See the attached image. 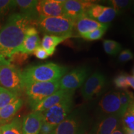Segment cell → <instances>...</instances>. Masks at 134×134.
<instances>
[{
    "label": "cell",
    "mask_w": 134,
    "mask_h": 134,
    "mask_svg": "<svg viewBox=\"0 0 134 134\" xmlns=\"http://www.w3.org/2000/svg\"><path fill=\"white\" fill-rule=\"evenodd\" d=\"M106 79L100 72H94L87 78L81 88V95L85 100H90L98 96L105 88Z\"/></svg>",
    "instance_id": "obj_8"
},
{
    "label": "cell",
    "mask_w": 134,
    "mask_h": 134,
    "mask_svg": "<svg viewBox=\"0 0 134 134\" xmlns=\"http://www.w3.org/2000/svg\"><path fill=\"white\" fill-rule=\"evenodd\" d=\"M1 127H0V134H1Z\"/></svg>",
    "instance_id": "obj_42"
},
{
    "label": "cell",
    "mask_w": 134,
    "mask_h": 134,
    "mask_svg": "<svg viewBox=\"0 0 134 134\" xmlns=\"http://www.w3.org/2000/svg\"><path fill=\"white\" fill-rule=\"evenodd\" d=\"M79 134H93V133H92V132H87L86 130V129H85V130H83V131H82V132H80Z\"/></svg>",
    "instance_id": "obj_37"
},
{
    "label": "cell",
    "mask_w": 134,
    "mask_h": 134,
    "mask_svg": "<svg viewBox=\"0 0 134 134\" xmlns=\"http://www.w3.org/2000/svg\"><path fill=\"white\" fill-rule=\"evenodd\" d=\"M23 100L19 97L0 110V121H9L22 108Z\"/></svg>",
    "instance_id": "obj_20"
},
{
    "label": "cell",
    "mask_w": 134,
    "mask_h": 134,
    "mask_svg": "<svg viewBox=\"0 0 134 134\" xmlns=\"http://www.w3.org/2000/svg\"><path fill=\"white\" fill-rule=\"evenodd\" d=\"M28 55L21 52H16L11 57L9 60V63L11 62H14L16 63H23L27 59Z\"/></svg>",
    "instance_id": "obj_32"
},
{
    "label": "cell",
    "mask_w": 134,
    "mask_h": 134,
    "mask_svg": "<svg viewBox=\"0 0 134 134\" xmlns=\"http://www.w3.org/2000/svg\"><path fill=\"white\" fill-rule=\"evenodd\" d=\"M64 1L42 0L38 1L37 11L38 17H58L65 16L63 10Z\"/></svg>",
    "instance_id": "obj_12"
},
{
    "label": "cell",
    "mask_w": 134,
    "mask_h": 134,
    "mask_svg": "<svg viewBox=\"0 0 134 134\" xmlns=\"http://www.w3.org/2000/svg\"><path fill=\"white\" fill-rule=\"evenodd\" d=\"M38 1L36 0H16V7L19 8L22 14L26 15L36 22L38 16L37 11V5Z\"/></svg>",
    "instance_id": "obj_19"
},
{
    "label": "cell",
    "mask_w": 134,
    "mask_h": 134,
    "mask_svg": "<svg viewBox=\"0 0 134 134\" xmlns=\"http://www.w3.org/2000/svg\"><path fill=\"white\" fill-rule=\"evenodd\" d=\"M0 87L19 96L24 91L25 87L22 71L10 63L0 64Z\"/></svg>",
    "instance_id": "obj_4"
},
{
    "label": "cell",
    "mask_w": 134,
    "mask_h": 134,
    "mask_svg": "<svg viewBox=\"0 0 134 134\" xmlns=\"http://www.w3.org/2000/svg\"><path fill=\"white\" fill-rule=\"evenodd\" d=\"M133 38H134V30H133Z\"/></svg>",
    "instance_id": "obj_41"
},
{
    "label": "cell",
    "mask_w": 134,
    "mask_h": 134,
    "mask_svg": "<svg viewBox=\"0 0 134 134\" xmlns=\"http://www.w3.org/2000/svg\"><path fill=\"white\" fill-rule=\"evenodd\" d=\"M121 117L117 115L104 116L95 127L93 134H112L119 127Z\"/></svg>",
    "instance_id": "obj_17"
},
{
    "label": "cell",
    "mask_w": 134,
    "mask_h": 134,
    "mask_svg": "<svg viewBox=\"0 0 134 134\" xmlns=\"http://www.w3.org/2000/svg\"><path fill=\"white\" fill-rule=\"evenodd\" d=\"M126 78L129 86H130L134 90V77L133 76H130V75L127 74Z\"/></svg>",
    "instance_id": "obj_35"
},
{
    "label": "cell",
    "mask_w": 134,
    "mask_h": 134,
    "mask_svg": "<svg viewBox=\"0 0 134 134\" xmlns=\"http://www.w3.org/2000/svg\"><path fill=\"white\" fill-rule=\"evenodd\" d=\"M66 39V38L61 37L44 35L41 41V46L47 52L49 56H51L54 53L57 46Z\"/></svg>",
    "instance_id": "obj_21"
},
{
    "label": "cell",
    "mask_w": 134,
    "mask_h": 134,
    "mask_svg": "<svg viewBox=\"0 0 134 134\" xmlns=\"http://www.w3.org/2000/svg\"><path fill=\"white\" fill-rule=\"evenodd\" d=\"M19 97L16 94L2 87H0V110L6 105L12 103Z\"/></svg>",
    "instance_id": "obj_26"
},
{
    "label": "cell",
    "mask_w": 134,
    "mask_h": 134,
    "mask_svg": "<svg viewBox=\"0 0 134 134\" xmlns=\"http://www.w3.org/2000/svg\"><path fill=\"white\" fill-rule=\"evenodd\" d=\"M73 105V97L65 99L57 104L42 113L43 122L55 127L71 113Z\"/></svg>",
    "instance_id": "obj_6"
},
{
    "label": "cell",
    "mask_w": 134,
    "mask_h": 134,
    "mask_svg": "<svg viewBox=\"0 0 134 134\" xmlns=\"http://www.w3.org/2000/svg\"><path fill=\"white\" fill-rule=\"evenodd\" d=\"M43 122L42 113L33 111L26 115L22 121L23 134H38Z\"/></svg>",
    "instance_id": "obj_16"
},
{
    "label": "cell",
    "mask_w": 134,
    "mask_h": 134,
    "mask_svg": "<svg viewBox=\"0 0 134 134\" xmlns=\"http://www.w3.org/2000/svg\"><path fill=\"white\" fill-rule=\"evenodd\" d=\"M103 48L107 54L116 55L122 50V46L119 43L113 40H104L103 41Z\"/></svg>",
    "instance_id": "obj_27"
},
{
    "label": "cell",
    "mask_w": 134,
    "mask_h": 134,
    "mask_svg": "<svg viewBox=\"0 0 134 134\" xmlns=\"http://www.w3.org/2000/svg\"><path fill=\"white\" fill-rule=\"evenodd\" d=\"M0 127L1 134H23L22 121L18 117Z\"/></svg>",
    "instance_id": "obj_23"
},
{
    "label": "cell",
    "mask_w": 134,
    "mask_h": 134,
    "mask_svg": "<svg viewBox=\"0 0 134 134\" xmlns=\"http://www.w3.org/2000/svg\"><path fill=\"white\" fill-rule=\"evenodd\" d=\"M108 29V27L99 28V29L94 30V31L90 32L82 35L81 37L84 39L86 40V41H96V40H99L103 37Z\"/></svg>",
    "instance_id": "obj_29"
},
{
    "label": "cell",
    "mask_w": 134,
    "mask_h": 134,
    "mask_svg": "<svg viewBox=\"0 0 134 134\" xmlns=\"http://www.w3.org/2000/svg\"><path fill=\"white\" fill-rule=\"evenodd\" d=\"M112 134H125V132L122 129H120V127H119L116 130H114Z\"/></svg>",
    "instance_id": "obj_36"
},
{
    "label": "cell",
    "mask_w": 134,
    "mask_h": 134,
    "mask_svg": "<svg viewBox=\"0 0 134 134\" xmlns=\"http://www.w3.org/2000/svg\"><path fill=\"white\" fill-rule=\"evenodd\" d=\"M14 8H16L15 1L0 0V29L4 24L5 18Z\"/></svg>",
    "instance_id": "obj_25"
},
{
    "label": "cell",
    "mask_w": 134,
    "mask_h": 134,
    "mask_svg": "<svg viewBox=\"0 0 134 134\" xmlns=\"http://www.w3.org/2000/svg\"><path fill=\"white\" fill-rule=\"evenodd\" d=\"M68 68L54 63H47L28 67L22 71L24 85L36 82L60 80L66 74Z\"/></svg>",
    "instance_id": "obj_2"
},
{
    "label": "cell",
    "mask_w": 134,
    "mask_h": 134,
    "mask_svg": "<svg viewBox=\"0 0 134 134\" xmlns=\"http://www.w3.org/2000/svg\"><path fill=\"white\" fill-rule=\"evenodd\" d=\"M121 121L122 129L125 133L134 132V102L130 105L122 117Z\"/></svg>",
    "instance_id": "obj_22"
},
{
    "label": "cell",
    "mask_w": 134,
    "mask_h": 134,
    "mask_svg": "<svg viewBox=\"0 0 134 134\" xmlns=\"http://www.w3.org/2000/svg\"><path fill=\"white\" fill-rule=\"evenodd\" d=\"M90 74L86 66H80L66 73L60 80V90L75 91L83 85Z\"/></svg>",
    "instance_id": "obj_7"
},
{
    "label": "cell",
    "mask_w": 134,
    "mask_h": 134,
    "mask_svg": "<svg viewBox=\"0 0 134 134\" xmlns=\"http://www.w3.org/2000/svg\"><path fill=\"white\" fill-rule=\"evenodd\" d=\"M120 102L119 92H109L102 97L99 101V113L104 116L110 115H120Z\"/></svg>",
    "instance_id": "obj_10"
},
{
    "label": "cell",
    "mask_w": 134,
    "mask_h": 134,
    "mask_svg": "<svg viewBox=\"0 0 134 134\" xmlns=\"http://www.w3.org/2000/svg\"><path fill=\"white\" fill-rule=\"evenodd\" d=\"M41 43L37 29L34 26H31L27 29L24 41L18 48V52L27 55L33 54L35 50L41 46Z\"/></svg>",
    "instance_id": "obj_15"
},
{
    "label": "cell",
    "mask_w": 134,
    "mask_h": 134,
    "mask_svg": "<svg viewBox=\"0 0 134 134\" xmlns=\"http://www.w3.org/2000/svg\"><path fill=\"white\" fill-rule=\"evenodd\" d=\"M74 93L75 91L59 90L50 96H48L47 98H45L37 105H34L33 108H32V109L34 112L43 113L65 99L73 97Z\"/></svg>",
    "instance_id": "obj_14"
},
{
    "label": "cell",
    "mask_w": 134,
    "mask_h": 134,
    "mask_svg": "<svg viewBox=\"0 0 134 134\" xmlns=\"http://www.w3.org/2000/svg\"><path fill=\"white\" fill-rule=\"evenodd\" d=\"M54 128V127L52 126V125L48 124L46 123V122H43L41 129L40 130L39 133L38 134H50L52 132Z\"/></svg>",
    "instance_id": "obj_34"
},
{
    "label": "cell",
    "mask_w": 134,
    "mask_h": 134,
    "mask_svg": "<svg viewBox=\"0 0 134 134\" xmlns=\"http://www.w3.org/2000/svg\"><path fill=\"white\" fill-rule=\"evenodd\" d=\"M132 73H133V77H134V66H133V70H132Z\"/></svg>",
    "instance_id": "obj_40"
},
{
    "label": "cell",
    "mask_w": 134,
    "mask_h": 134,
    "mask_svg": "<svg viewBox=\"0 0 134 134\" xmlns=\"http://www.w3.org/2000/svg\"><path fill=\"white\" fill-rule=\"evenodd\" d=\"M131 9L134 11V1H131V4H130V9Z\"/></svg>",
    "instance_id": "obj_38"
},
{
    "label": "cell",
    "mask_w": 134,
    "mask_h": 134,
    "mask_svg": "<svg viewBox=\"0 0 134 134\" xmlns=\"http://www.w3.org/2000/svg\"><path fill=\"white\" fill-rule=\"evenodd\" d=\"M119 13L109 6L94 4L86 13V16L91 19L102 24H109L115 19Z\"/></svg>",
    "instance_id": "obj_13"
},
{
    "label": "cell",
    "mask_w": 134,
    "mask_h": 134,
    "mask_svg": "<svg viewBox=\"0 0 134 134\" xmlns=\"http://www.w3.org/2000/svg\"><path fill=\"white\" fill-rule=\"evenodd\" d=\"M84 130L85 129L81 116L78 112L74 111L57 125L50 134H79Z\"/></svg>",
    "instance_id": "obj_9"
},
{
    "label": "cell",
    "mask_w": 134,
    "mask_h": 134,
    "mask_svg": "<svg viewBox=\"0 0 134 134\" xmlns=\"http://www.w3.org/2000/svg\"><path fill=\"white\" fill-rule=\"evenodd\" d=\"M134 57V55L131 50L125 49L122 51L119 55L118 60L119 62L124 63L132 60Z\"/></svg>",
    "instance_id": "obj_31"
},
{
    "label": "cell",
    "mask_w": 134,
    "mask_h": 134,
    "mask_svg": "<svg viewBox=\"0 0 134 134\" xmlns=\"http://www.w3.org/2000/svg\"><path fill=\"white\" fill-rule=\"evenodd\" d=\"M119 98L120 102V115L123 116L130 105L134 102V96L133 93L129 91L119 92Z\"/></svg>",
    "instance_id": "obj_24"
},
{
    "label": "cell",
    "mask_w": 134,
    "mask_h": 134,
    "mask_svg": "<svg viewBox=\"0 0 134 134\" xmlns=\"http://www.w3.org/2000/svg\"><path fill=\"white\" fill-rule=\"evenodd\" d=\"M126 76L127 74L125 73H120L116 77H115L114 79V83L116 88L124 90H127L129 88Z\"/></svg>",
    "instance_id": "obj_30"
},
{
    "label": "cell",
    "mask_w": 134,
    "mask_h": 134,
    "mask_svg": "<svg viewBox=\"0 0 134 134\" xmlns=\"http://www.w3.org/2000/svg\"><path fill=\"white\" fill-rule=\"evenodd\" d=\"M107 4L109 5V7H111L115 9L118 13H121L122 11L130 9L131 1L128 0H110L107 1Z\"/></svg>",
    "instance_id": "obj_28"
},
{
    "label": "cell",
    "mask_w": 134,
    "mask_h": 134,
    "mask_svg": "<svg viewBox=\"0 0 134 134\" xmlns=\"http://www.w3.org/2000/svg\"><path fill=\"white\" fill-rule=\"evenodd\" d=\"M109 24H102L90 18L87 16H83L75 21L74 29L81 36L82 35L90 32L99 28L109 27Z\"/></svg>",
    "instance_id": "obj_18"
},
{
    "label": "cell",
    "mask_w": 134,
    "mask_h": 134,
    "mask_svg": "<svg viewBox=\"0 0 134 134\" xmlns=\"http://www.w3.org/2000/svg\"><path fill=\"white\" fill-rule=\"evenodd\" d=\"M59 81L36 82L25 85L24 91L31 108L59 90Z\"/></svg>",
    "instance_id": "obj_5"
},
{
    "label": "cell",
    "mask_w": 134,
    "mask_h": 134,
    "mask_svg": "<svg viewBox=\"0 0 134 134\" xmlns=\"http://www.w3.org/2000/svg\"><path fill=\"white\" fill-rule=\"evenodd\" d=\"M91 1L66 0L63 3V10L65 16L75 20L83 16H86L87 11L94 4Z\"/></svg>",
    "instance_id": "obj_11"
},
{
    "label": "cell",
    "mask_w": 134,
    "mask_h": 134,
    "mask_svg": "<svg viewBox=\"0 0 134 134\" xmlns=\"http://www.w3.org/2000/svg\"><path fill=\"white\" fill-rule=\"evenodd\" d=\"M36 24L45 35L68 38L73 34L75 21L65 15L58 17H38Z\"/></svg>",
    "instance_id": "obj_3"
},
{
    "label": "cell",
    "mask_w": 134,
    "mask_h": 134,
    "mask_svg": "<svg viewBox=\"0 0 134 134\" xmlns=\"http://www.w3.org/2000/svg\"><path fill=\"white\" fill-rule=\"evenodd\" d=\"M125 134H134V132H126V133H125Z\"/></svg>",
    "instance_id": "obj_39"
},
{
    "label": "cell",
    "mask_w": 134,
    "mask_h": 134,
    "mask_svg": "<svg viewBox=\"0 0 134 134\" xmlns=\"http://www.w3.org/2000/svg\"><path fill=\"white\" fill-rule=\"evenodd\" d=\"M31 18L22 13H13L6 19L0 29V64L9 63V58L18 52L26 36V31L33 26Z\"/></svg>",
    "instance_id": "obj_1"
},
{
    "label": "cell",
    "mask_w": 134,
    "mask_h": 134,
    "mask_svg": "<svg viewBox=\"0 0 134 134\" xmlns=\"http://www.w3.org/2000/svg\"><path fill=\"white\" fill-rule=\"evenodd\" d=\"M33 54L37 58L41 60H45L49 57V55H48L47 52L46 50L43 49L41 46L38 47L35 50V51L34 52Z\"/></svg>",
    "instance_id": "obj_33"
}]
</instances>
